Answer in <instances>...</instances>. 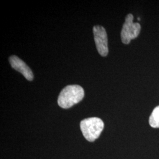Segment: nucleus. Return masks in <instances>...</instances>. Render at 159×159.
<instances>
[{
    "instance_id": "f257e3e1",
    "label": "nucleus",
    "mask_w": 159,
    "mask_h": 159,
    "mask_svg": "<svg viewBox=\"0 0 159 159\" xmlns=\"http://www.w3.org/2000/svg\"><path fill=\"white\" fill-rule=\"evenodd\" d=\"M84 96V91L81 86L67 85L60 92L58 98V104L61 108H70L80 102Z\"/></svg>"
},
{
    "instance_id": "f03ea898",
    "label": "nucleus",
    "mask_w": 159,
    "mask_h": 159,
    "mask_svg": "<svg viewBox=\"0 0 159 159\" xmlns=\"http://www.w3.org/2000/svg\"><path fill=\"white\" fill-rule=\"evenodd\" d=\"M104 123L98 117H90L83 120L80 123V129L85 139L93 142L97 140L104 129Z\"/></svg>"
},
{
    "instance_id": "7ed1b4c3",
    "label": "nucleus",
    "mask_w": 159,
    "mask_h": 159,
    "mask_svg": "<svg viewBox=\"0 0 159 159\" xmlns=\"http://www.w3.org/2000/svg\"><path fill=\"white\" fill-rule=\"evenodd\" d=\"M141 26L138 23H133V16L129 14L125 18V22L121 31V39L123 43L128 44L131 40L136 39L140 33Z\"/></svg>"
},
{
    "instance_id": "20e7f679",
    "label": "nucleus",
    "mask_w": 159,
    "mask_h": 159,
    "mask_svg": "<svg viewBox=\"0 0 159 159\" xmlns=\"http://www.w3.org/2000/svg\"><path fill=\"white\" fill-rule=\"evenodd\" d=\"M93 34L97 50L98 53L106 57L108 55V39L105 29L101 25H95L93 27Z\"/></svg>"
},
{
    "instance_id": "39448f33",
    "label": "nucleus",
    "mask_w": 159,
    "mask_h": 159,
    "mask_svg": "<svg viewBox=\"0 0 159 159\" xmlns=\"http://www.w3.org/2000/svg\"><path fill=\"white\" fill-rule=\"evenodd\" d=\"M9 62L12 67L23 74L26 79L29 81L33 80L34 74L31 68L19 57L16 56H11L9 57Z\"/></svg>"
},
{
    "instance_id": "423d86ee",
    "label": "nucleus",
    "mask_w": 159,
    "mask_h": 159,
    "mask_svg": "<svg viewBox=\"0 0 159 159\" xmlns=\"http://www.w3.org/2000/svg\"><path fill=\"white\" fill-rule=\"evenodd\" d=\"M149 124L153 128H159V106L154 108L149 118Z\"/></svg>"
}]
</instances>
